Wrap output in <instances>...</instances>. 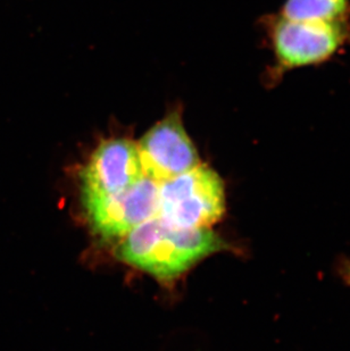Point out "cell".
I'll return each instance as SVG.
<instances>
[{
	"label": "cell",
	"mask_w": 350,
	"mask_h": 351,
	"mask_svg": "<svg viewBox=\"0 0 350 351\" xmlns=\"http://www.w3.org/2000/svg\"><path fill=\"white\" fill-rule=\"evenodd\" d=\"M139 153L131 140L116 138L100 143L81 173L83 200L115 195L143 178Z\"/></svg>",
	"instance_id": "obj_6"
},
{
	"label": "cell",
	"mask_w": 350,
	"mask_h": 351,
	"mask_svg": "<svg viewBox=\"0 0 350 351\" xmlns=\"http://www.w3.org/2000/svg\"><path fill=\"white\" fill-rule=\"evenodd\" d=\"M338 274L341 280L350 287V259H341L338 263Z\"/></svg>",
	"instance_id": "obj_8"
},
{
	"label": "cell",
	"mask_w": 350,
	"mask_h": 351,
	"mask_svg": "<svg viewBox=\"0 0 350 351\" xmlns=\"http://www.w3.org/2000/svg\"><path fill=\"white\" fill-rule=\"evenodd\" d=\"M228 249V242L209 228L178 229L154 216L126 235L116 255L126 264L169 281Z\"/></svg>",
	"instance_id": "obj_1"
},
{
	"label": "cell",
	"mask_w": 350,
	"mask_h": 351,
	"mask_svg": "<svg viewBox=\"0 0 350 351\" xmlns=\"http://www.w3.org/2000/svg\"><path fill=\"white\" fill-rule=\"evenodd\" d=\"M224 183L214 169H195L159 183V219L178 229H205L224 216Z\"/></svg>",
	"instance_id": "obj_3"
},
{
	"label": "cell",
	"mask_w": 350,
	"mask_h": 351,
	"mask_svg": "<svg viewBox=\"0 0 350 351\" xmlns=\"http://www.w3.org/2000/svg\"><path fill=\"white\" fill-rule=\"evenodd\" d=\"M143 176L157 183L174 179L200 164L178 114L152 126L137 145Z\"/></svg>",
	"instance_id": "obj_4"
},
{
	"label": "cell",
	"mask_w": 350,
	"mask_h": 351,
	"mask_svg": "<svg viewBox=\"0 0 350 351\" xmlns=\"http://www.w3.org/2000/svg\"><path fill=\"white\" fill-rule=\"evenodd\" d=\"M264 29L273 62L266 72L271 86L292 71L327 63L350 43V19L296 21L277 13L265 17Z\"/></svg>",
	"instance_id": "obj_2"
},
{
	"label": "cell",
	"mask_w": 350,
	"mask_h": 351,
	"mask_svg": "<svg viewBox=\"0 0 350 351\" xmlns=\"http://www.w3.org/2000/svg\"><path fill=\"white\" fill-rule=\"evenodd\" d=\"M278 13L296 21L349 20L350 0H284Z\"/></svg>",
	"instance_id": "obj_7"
},
{
	"label": "cell",
	"mask_w": 350,
	"mask_h": 351,
	"mask_svg": "<svg viewBox=\"0 0 350 351\" xmlns=\"http://www.w3.org/2000/svg\"><path fill=\"white\" fill-rule=\"evenodd\" d=\"M159 189V183L143 176L121 193L83 202L93 229L106 238H119L157 215Z\"/></svg>",
	"instance_id": "obj_5"
}]
</instances>
